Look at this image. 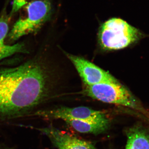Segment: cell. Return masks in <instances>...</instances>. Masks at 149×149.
Listing matches in <instances>:
<instances>
[{
    "mask_svg": "<svg viewBox=\"0 0 149 149\" xmlns=\"http://www.w3.org/2000/svg\"><path fill=\"white\" fill-rule=\"evenodd\" d=\"M52 73L41 53L17 66L0 68V123L37 111L51 97Z\"/></svg>",
    "mask_w": 149,
    "mask_h": 149,
    "instance_id": "6da1fadb",
    "label": "cell"
},
{
    "mask_svg": "<svg viewBox=\"0 0 149 149\" xmlns=\"http://www.w3.org/2000/svg\"><path fill=\"white\" fill-rule=\"evenodd\" d=\"M22 8V13L7 35L11 42L37 33L50 19L52 11L50 0H35Z\"/></svg>",
    "mask_w": 149,
    "mask_h": 149,
    "instance_id": "7a4b0ae2",
    "label": "cell"
},
{
    "mask_svg": "<svg viewBox=\"0 0 149 149\" xmlns=\"http://www.w3.org/2000/svg\"><path fill=\"white\" fill-rule=\"evenodd\" d=\"M139 31L120 18H113L104 22L100 28V45L106 50H116L128 47L138 40Z\"/></svg>",
    "mask_w": 149,
    "mask_h": 149,
    "instance_id": "3957f363",
    "label": "cell"
},
{
    "mask_svg": "<svg viewBox=\"0 0 149 149\" xmlns=\"http://www.w3.org/2000/svg\"><path fill=\"white\" fill-rule=\"evenodd\" d=\"M84 93L103 102L127 107L139 111L143 110L132 94L118 82L86 86Z\"/></svg>",
    "mask_w": 149,
    "mask_h": 149,
    "instance_id": "277c9868",
    "label": "cell"
},
{
    "mask_svg": "<svg viewBox=\"0 0 149 149\" xmlns=\"http://www.w3.org/2000/svg\"><path fill=\"white\" fill-rule=\"evenodd\" d=\"M31 116L47 119L76 120L93 123H110L109 118L103 112L84 107L73 108L61 107L52 109L38 110Z\"/></svg>",
    "mask_w": 149,
    "mask_h": 149,
    "instance_id": "5b68a950",
    "label": "cell"
},
{
    "mask_svg": "<svg viewBox=\"0 0 149 149\" xmlns=\"http://www.w3.org/2000/svg\"><path fill=\"white\" fill-rule=\"evenodd\" d=\"M66 55L76 68L85 86L118 82L109 72L85 59L70 54H66Z\"/></svg>",
    "mask_w": 149,
    "mask_h": 149,
    "instance_id": "8992f818",
    "label": "cell"
},
{
    "mask_svg": "<svg viewBox=\"0 0 149 149\" xmlns=\"http://www.w3.org/2000/svg\"><path fill=\"white\" fill-rule=\"evenodd\" d=\"M38 130L47 136L58 149H97L91 143L77 139L53 126L40 128Z\"/></svg>",
    "mask_w": 149,
    "mask_h": 149,
    "instance_id": "52a82bcc",
    "label": "cell"
},
{
    "mask_svg": "<svg viewBox=\"0 0 149 149\" xmlns=\"http://www.w3.org/2000/svg\"><path fill=\"white\" fill-rule=\"evenodd\" d=\"M9 20L10 16L5 8L0 15V61L16 54L28 53L24 43L8 45L6 43L8 33Z\"/></svg>",
    "mask_w": 149,
    "mask_h": 149,
    "instance_id": "ba28073f",
    "label": "cell"
},
{
    "mask_svg": "<svg viewBox=\"0 0 149 149\" xmlns=\"http://www.w3.org/2000/svg\"><path fill=\"white\" fill-rule=\"evenodd\" d=\"M125 149H149V132L143 126L136 125L126 131Z\"/></svg>",
    "mask_w": 149,
    "mask_h": 149,
    "instance_id": "9c48e42d",
    "label": "cell"
},
{
    "mask_svg": "<svg viewBox=\"0 0 149 149\" xmlns=\"http://www.w3.org/2000/svg\"><path fill=\"white\" fill-rule=\"evenodd\" d=\"M64 121L77 132L95 135L105 131L109 127L110 124L108 123H93L76 120Z\"/></svg>",
    "mask_w": 149,
    "mask_h": 149,
    "instance_id": "30bf717a",
    "label": "cell"
},
{
    "mask_svg": "<svg viewBox=\"0 0 149 149\" xmlns=\"http://www.w3.org/2000/svg\"><path fill=\"white\" fill-rule=\"evenodd\" d=\"M34 1L35 0H13L11 14L13 15L15 13L21 9L24 6Z\"/></svg>",
    "mask_w": 149,
    "mask_h": 149,
    "instance_id": "8fae6325",
    "label": "cell"
},
{
    "mask_svg": "<svg viewBox=\"0 0 149 149\" xmlns=\"http://www.w3.org/2000/svg\"><path fill=\"white\" fill-rule=\"evenodd\" d=\"M0 149H15L12 147L6 146H0Z\"/></svg>",
    "mask_w": 149,
    "mask_h": 149,
    "instance_id": "7c38bea8",
    "label": "cell"
}]
</instances>
